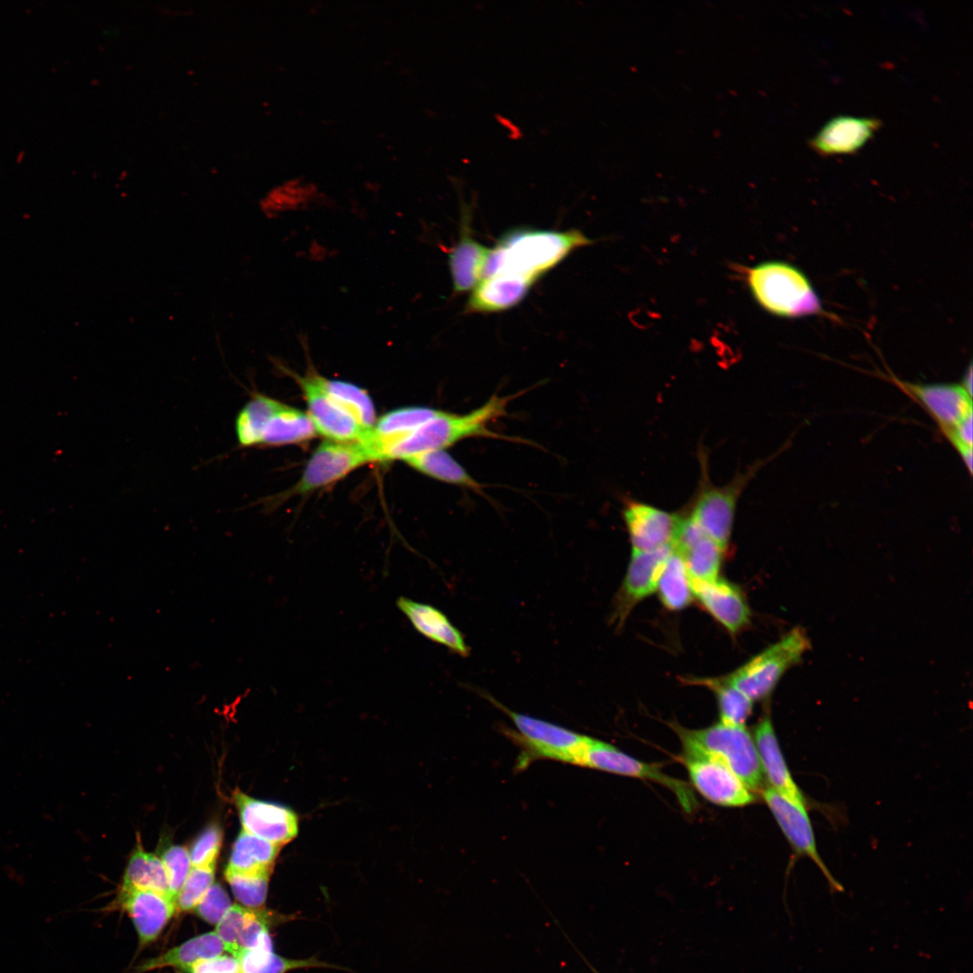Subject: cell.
<instances>
[{"label": "cell", "instance_id": "6da1fadb", "mask_svg": "<svg viewBox=\"0 0 973 973\" xmlns=\"http://www.w3.org/2000/svg\"><path fill=\"white\" fill-rule=\"evenodd\" d=\"M592 243V240L576 229L512 230L505 232L494 248H490L482 277L506 274L536 282L572 251Z\"/></svg>", "mask_w": 973, "mask_h": 973}, {"label": "cell", "instance_id": "7a4b0ae2", "mask_svg": "<svg viewBox=\"0 0 973 973\" xmlns=\"http://www.w3.org/2000/svg\"><path fill=\"white\" fill-rule=\"evenodd\" d=\"M511 396H492L483 405L464 414L441 411L385 453V461L405 459L427 451L444 450L470 437H495L488 429L491 422L504 416Z\"/></svg>", "mask_w": 973, "mask_h": 973}, {"label": "cell", "instance_id": "3957f363", "mask_svg": "<svg viewBox=\"0 0 973 973\" xmlns=\"http://www.w3.org/2000/svg\"><path fill=\"white\" fill-rule=\"evenodd\" d=\"M756 302L768 313L784 318L826 314L808 277L783 261H766L746 271Z\"/></svg>", "mask_w": 973, "mask_h": 973}, {"label": "cell", "instance_id": "277c9868", "mask_svg": "<svg viewBox=\"0 0 973 973\" xmlns=\"http://www.w3.org/2000/svg\"><path fill=\"white\" fill-rule=\"evenodd\" d=\"M682 744L695 748L728 767L752 791L762 787L763 772L751 734L744 726L718 723L700 730L670 723Z\"/></svg>", "mask_w": 973, "mask_h": 973}, {"label": "cell", "instance_id": "5b68a950", "mask_svg": "<svg viewBox=\"0 0 973 973\" xmlns=\"http://www.w3.org/2000/svg\"><path fill=\"white\" fill-rule=\"evenodd\" d=\"M810 648L805 629L796 627L724 677L752 702L764 699Z\"/></svg>", "mask_w": 973, "mask_h": 973}, {"label": "cell", "instance_id": "8992f818", "mask_svg": "<svg viewBox=\"0 0 973 973\" xmlns=\"http://www.w3.org/2000/svg\"><path fill=\"white\" fill-rule=\"evenodd\" d=\"M482 696L513 721L518 733L510 731L514 734L512 738L524 750L521 764L535 759H548L578 765L589 737L510 710L489 694L482 693Z\"/></svg>", "mask_w": 973, "mask_h": 973}, {"label": "cell", "instance_id": "52a82bcc", "mask_svg": "<svg viewBox=\"0 0 973 973\" xmlns=\"http://www.w3.org/2000/svg\"><path fill=\"white\" fill-rule=\"evenodd\" d=\"M759 468L757 464L723 486L711 485L704 477L689 517L724 550L732 535L739 497Z\"/></svg>", "mask_w": 973, "mask_h": 973}, {"label": "cell", "instance_id": "ba28073f", "mask_svg": "<svg viewBox=\"0 0 973 973\" xmlns=\"http://www.w3.org/2000/svg\"><path fill=\"white\" fill-rule=\"evenodd\" d=\"M682 761L694 787L710 802L732 807L744 806L754 802V795L720 760L695 748L683 745Z\"/></svg>", "mask_w": 973, "mask_h": 973}, {"label": "cell", "instance_id": "9c48e42d", "mask_svg": "<svg viewBox=\"0 0 973 973\" xmlns=\"http://www.w3.org/2000/svg\"><path fill=\"white\" fill-rule=\"evenodd\" d=\"M368 462H376L374 456L360 441H323L306 463L294 493L305 494L331 485Z\"/></svg>", "mask_w": 973, "mask_h": 973}, {"label": "cell", "instance_id": "30bf717a", "mask_svg": "<svg viewBox=\"0 0 973 973\" xmlns=\"http://www.w3.org/2000/svg\"><path fill=\"white\" fill-rule=\"evenodd\" d=\"M578 766L658 782L670 789L687 812L696 803L686 783L664 774L656 765L640 761L599 740L588 738Z\"/></svg>", "mask_w": 973, "mask_h": 973}, {"label": "cell", "instance_id": "8fae6325", "mask_svg": "<svg viewBox=\"0 0 973 973\" xmlns=\"http://www.w3.org/2000/svg\"><path fill=\"white\" fill-rule=\"evenodd\" d=\"M672 545L650 551L632 550L626 575L614 602L611 622L621 627L633 607L657 591Z\"/></svg>", "mask_w": 973, "mask_h": 973}, {"label": "cell", "instance_id": "7c38bea8", "mask_svg": "<svg viewBox=\"0 0 973 973\" xmlns=\"http://www.w3.org/2000/svg\"><path fill=\"white\" fill-rule=\"evenodd\" d=\"M762 796L794 850L810 858L822 870L831 887L835 891H841V885L831 875L817 851L805 803L793 801L771 787L765 788Z\"/></svg>", "mask_w": 973, "mask_h": 973}, {"label": "cell", "instance_id": "4fadbf2b", "mask_svg": "<svg viewBox=\"0 0 973 973\" xmlns=\"http://www.w3.org/2000/svg\"><path fill=\"white\" fill-rule=\"evenodd\" d=\"M233 799L244 832L279 846L297 835L298 820L291 809L255 799L240 790Z\"/></svg>", "mask_w": 973, "mask_h": 973}, {"label": "cell", "instance_id": "5bb4252c", "mask_svg": "<svg viewBox=\"0 0 973 973\" xmlns=\"http://www.w3.org/2000/svg\"><path fill=\"white\" fill-rule=\"evenodd\" d=\"M308 406V415L317 432L330 441H358L369 430L362 428L349 414L332 401L316 383L314 371L305 376L295 375Z\"/></svg>", "mask_w": 973, "mask_h": 973}, {"label": "cell", "instance_id": "9a60e30c", "mask_svg": "<svg viewBox=\"0 0 973 973\" xmlns=\"http://www.w3.org/2000/svg\"><path fill=\"white\" fill-rule=\"evenodd\" d=\"M117 902L131 917L141 946L153 942L178 909L171 896L134 887H121Z\"/></svg>", "mask_w": 973, "mask_h": 973}, {"label": "cell", "instance_id": "2e32d148", "mask_svg": "<svg viewBox=\"0 0 973 973\" xmlns=\"http://www.w3.org/2000/svg\"><path fill=\"white\" fill-rule=\"evenodd\" d=\"M672 547L683 559L691 580L718 578L725 551L689 517L680 516Z\"/></svg>", "mask_w": 973, "mask_h": 973}, {"label": "cell", "instance_id": "e0dca14e", "mask_svg": "<svg viewBox=\"0 0 973 973\" xmlns=\"http://www.w3.org/2000/svg\"><path fill=\"white\" fill-rule=\"evenodd\" d=\"M694 597L726 631L735 635L748 626L750 610L741 591L724 579L691 580Z\"/></svg>", "mask_w": 973, "mask_h": 973}, {"label": "cell", "instance_id": "ac0fdd59", "mask_svg": "<svg viewBox=\"0 0 973 973\" xmlns=\"http://www.w3.org/2000/svg\"><path fill=\"white\" fill-rule=\"evenodd\" d=\"M623 520L632 550L650 551L672 545L680 516L648 504L632 502L623 510Z\"/></svg>", "mask_w": 973, "mask_h": 973}, {"label": "cell", "instance_id": "d6986e66", "mask_svg": "<svg viewBox=\"0 0 973 973\" xmlns=\"http://www.w3.org/2000/svg\"><path fill=\"white\" fill-rule=\"evenodd\" d=\"M470 219L469 207H463L459 240L447 250L448 265L455 296L475 288L482 277L490 252V248L478 242L472 236Z\"/></svg>", "mask_w": 973, "mask_h": 973}, {"label": "cell", "instance_id": "ffe728a7", "mask_svg": "<svg viewBox=\"0 0 973 973\" xmlns=\"http://www.w3.org/2000/svg\"><path fill=\"white\" fill-rule=\"evenodd\" d=\"M880 124L874 117L835 116L810 140V145L824 156L852 154L873 137Z\"/></svg>", "mask_w": 973, "mask_h": 973}, {"label": "cell", "instance_id": "44dd1931", "mask_svg": "<svg viewBox=\"0 0 973 973\" xmlns=\"http://www.w3.org/2000/svg\"><path fill=\"white\" fill-rule=\"evenodd\" d=\"M895 381L923 404L945 434L972 414L971 396L961 385H914Z\"/></svg>", "mask_w": 973, "mask_h": 973}, {"label": "cell", "instance_id": "7402d4cb", "mask_svg": "<svg viewBox=\"0 0 973 973\" xmlns=\"http://www.w3.org/2000/svg\"><path fill=\"white\" fill-rule=\"evenodd\" d=\"M396 606L420 634L459 656L469 655L470 650L462 633L441 611L405 596L397 598Z\"/></svg>", "mask_w": 973, "mask_h": 973}, {"label": "cell", "instance_id": "603a6c76", "mask_svg": "<svg viewBox=\"0 0 973 973\" xmlns=\"http://www.w3.org/2000/svg\"><path fill=\"white\" fill-rule=\"evenodd\" d=\"M534 283L526 277L506 274L482 277L473 289L465 312L489 314L508 310L525 297Z\"/></svg>", "mask_w": 973, "mask_h": 973}, {"label": "cell", "instance_id": "cb8c5ba5", "mask_svg": "<svg viewBox=\"0 0 973 973\" xmlns=\"http://www.w3.org/2000/svg\"><path fill=\"white\" fill-rule=\"evenodd\" d=\"M753 739L762 772L770 787L793 801L805 804L802 792L790 775L768 716L763 717L755 726Z\"/></svg>", "mask_w": 973, "mask_h": 973}, {"label": "cell", "instance_id": "d4e9b609", "mask_svg": "<svg viewBox=\"0 0 973 973\" xmlns=\"http://www.w3.org/2000/svg\"><path fill=\"white\" fill-rule=\"evenodd\" d=\"M224 950V946L217 933L206 932L146 960L138 967L136 973H146L166 967L188 973L197 962L220 956Z\"/></svg>", "mask_w": 973, "mask_h": 973}, {"label": "cell", "instance_id": "484cf974", "mask_svg": "<svg viewBox=\"0 0 973 973\" xmlns=\"http://www.w3.org/2000/svg\"><path fill=\"white\" fill-rule=\"evenodd\" d=\"M314 377L326 396L349 414L362 428L372 429L376 423V411L368 392L347 381L330 379L314 372Z\"/></svg>", "mask_w": 973, "mask_h": 973}, {"label": "cell", "instance_id": "4316f807", "mask_svg": "<svg viewBox=\"0 0 973 973\" xmlns=\"http://www.w3.org/2000/svg\"><path fill=\"white\" fill-rule=\"evenodd\" d=\"M316 433L308 414L283 404L263 429L259 445L280 446L304 442L314 438Z\"/></svg>", "mask_w": 973, "mask_h": 973}, {"label": "cell", "instance_id": "83f0119b", "mask_svg": "<svg viewBox=\"0 0 973 973\" xmlns=\"http://www.w3.org/2000/svg\"><path fill=\"white\" fill-rule=\"evenodd\" d=\"M684 683L701 686L711 690L717 700L720 723L732 726H744L752 711V701L724 677H686Z\"/></svg>", "mask_w": 973, "mask_h": 973}, {"label": "cell", "instance_id": "f1b7e54d", "mask_svg": "<svg viewBox=\"0 0 973 973\" xmlns=\"http://www.w3.org/2000/svg\"><path fill=\"white\" fill-rule=\"evenodd\" d=\"M280 846L244 831L238 835L226 869L239 872H271Z\"/></svg>", "mask_w": 973, "mask_h": 973}, {"label": "cell", "instance_id": "f546056e", "mask_svg": "<svg viewBox=\"0 0 973 973\" xmlns=\"http://www.w3.org/2000/svg\"><path fill=\"white\" fill-rule=\"evenodd\" d=\"M122 887L149 889L175 898L161 859L145 852L140 844L131 856Z\"/></svg>", "mask_w": 973, "mask_h": 973}, {"label": "cell", "instance_id": "4dcf8cb0", "mask_svg": "<svg viewBox=\"0 0 973 973\" xmlns=\"http://www.w3.org/2000/svg\"><path fill=\"white\" fill-rule=\"evenodd\" d=\"M283 403L261 393L251 394L235 419V432L240 447L259 444L263 429Z\"/></svg>", "mask_w": 973, "mask_h": 973}, {"label": "cell", "instance_id": "1f68e13d", "mask_svg": "<svg viewBox=\"0 0 973 973\" xmlns=\"http://www.w3.org/2000/svg\"><path fill=\"white\" fill-rule=\"evenodd\" d=\"M404 461L417 471L437 480L477 491L481 489V485L444 450L411 456Z\"/></svg>", "mask_w": 973, "mask_h": 973}, {"label": "cell", "instance_id": "d6a6232c", "mask_svg": "<svg viewBox=\"0 0 973 973\" xmlns=\"http://www.w3.org/2000/svg\"><path fill=\"white\" fill-rule=\"evenodd\" d=\"M657 592L663 605L670 611L682 610L693 600L690 577L682 557L674 549L659 576Z\"/></svg>", "mask_w": 973, "mask_h": 973}, {"label": "cell", "instance_id": "836d02e7", "mask_svg": "<svg viewBox=\"0 0 973 973\" xmlns=\"http://www.w3.org/2000/svg\"><path fill=\"white\" fill-rule=\"evenodd\" d=\"M241 973H286L302 968L329 967L315 959H289L277 955L273 949L256 948L241 952L235 958Z\"/></svg>", "mask_w": 973, "mask_h": 973}, {"label": "cell", "instance_id": "e575fe53", "mask_svg": "<svg viewBox=\"0 0 973 973\" xmlns=\"http://www.w3.org/2000/svg\"><path fill=\"white\" fill-rule=\"evenodd\" d=\"M269 872H239L226 869L225 878L235 898L247 908L261 909L268 893Z\"/></svg>", "mask_w": 973, "mask_h": 973}, {"label": "cell", "instance_id": "d590c367", "mask_svg": "<svg viewBox=\"0 0 973 973\" xmlns=\"http://www.w3.org/2000/svg\"><path fill=\"white\" fill-rule=\"evenodd\" d=\"M215 866L192 867L176 902L181 911H191L214 883Z\"/></svg>", "mask_w": 973, "mask_h": 973}, {"label": "cell", "instance_id": "8d00e7d4", "mask_svg": "<svg viewBox=\"0 0 973 973\" xmlns=\"http://www.w3.org/2000/svg\"><path fill=\"white\" fill-rule=\"evenodd\" d=\"M168 875L171 893L176 898L191 868L188 850L182 846L167 848L160 858Z\"/></svg>", "mask_w": 973, "mask_h": 973}, {"label": "cell", "instance_id": "74e56055", "mask_svg": "<svg viewBox=\"0 0 973 973\" xmlns=\"http://www.w3.org/2000/svg\"><path fill=\"white\" fill-rule=\"evenodd\" d=\"M222 837L221 829L217 825L206 828L195 841L189 851L192 867L215 866Z\"/></svg>", "mask_w": 973, "mask_h": 973}, {"label": "cell", "instance_id": "f35d334b", "mask_svg": "<svg viewBox=\"0 0 973 973\" xmlns=\"http://www.w3.org/2000/svg\"><path fill=\"white\" fill-rule=\"evenodd\" d=\"M232 905L226 891L220 884L214 883L194 911L205 922L217 924Z\"/></svg>", "mask_w": 973, "mask_h": 973}, {"label": "cell", "instance_id": "ab89813d", "mask_svg": "<svg viewBox=\"0 0 973 973\" xmlns=\"http://www.w3.org/2000/svg\"><path fill=\"white\" fill-rule=\"evenodd\" d=\"M188 973H241L234 957L220 955L195 964Z\"/></svg>", "mask_w": 973, "mask_h": 973}, {"label": "cell", "instance_id": "60d3db41", "mask_svg": "<svg viewBox=\"0 0 973 973\" xmlns=\"http://www.w3.org/2000/svg\"><path fill=\"white\" fill-rule=\"evenodd\" d=\"M961 386L964 387V389L970 396H972V368H971V366H969L968 369L966 371V374H965L964 379H963V383H962Z\"/></svg>", "mask_w": 973, "mask_h": 973}, {"label": "cell", "instance_id": "b9f144b4", "mask_svg": "<svg viewBox=\"0 0 973 973\" xmlns=\"http://www.w3.org/2000/svg\"><path fill=\"white\" fill-rule=\"evenodd\" d=\"M561 932H562V933L564 934L565 938H566V939L568 940V942H569V943L571 944V946L573 947V949H574V950H576V952H577V954L579 955V957H580V958L582 959V960H583V961H584V962H585V963L587 964V967H588V968H590V970H591V971H592L593 973H600V972H598V971H597V970H596V968H594V966H593V965H592V964H591V963H590V962H589V961H588V960L587 959V958H586V957H585V956H584V955H583V954H582V953L580 952V950H578V949H577V947H576V946L574 945V943H573V942L571 941V940H570V939H568V935H567V934H566V933H565V932H563L562 930H561Z\"/></svg>", "mask_w": 973, "mask_h": 973}]
</instances>
